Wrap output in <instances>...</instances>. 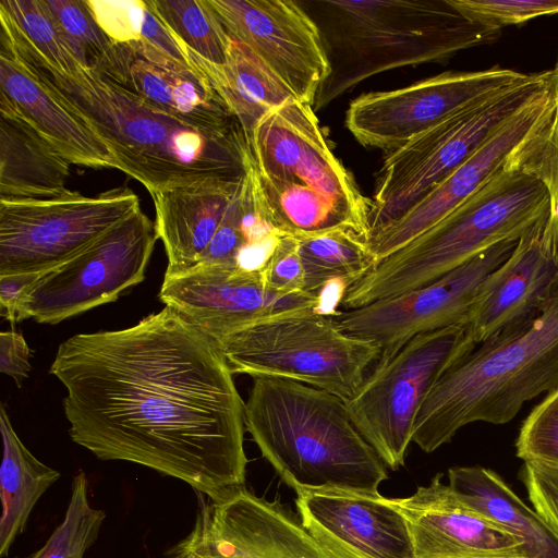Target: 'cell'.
Masks as SVG:
<instances>
[{"mask_svg":"<svg viewBox=\"0 0 558 558\" xmlns=\"http://www.w3.org/2000/svg\"><path fill=\"white\" fill-rule=\"evenodd\" d=\"M69 435L105 461L144 465L216 498L244 486V405L217 342L165 306L119 330L77 333L50 366Z\"/></svg>","mask_w":558,"mask_h":558,"instance_id":"obj_1","label":"cell"},{"mask_svg":"<svg viewBox=\"0 0 558 558\" xmlns=\"http://www.w3.org/2000/svg\"><path fill=\"white\" fill-rule=\"evenodd\" d=\"M0 50L35 78L112 150L122 171L155 192L206 180H240L252 153L241 125L205 129L156 109L76 65L73 74L54 69L0 11Z\"/></svg>","mask_w":558,"mask_h":558,"instance_id":"obj_2","label":"cell"},{"mask_svg":"<svg viewBox=\"0 0 558 558\" xmlns=\"http://www.w3.org/2000/svg\"><path fill=\"white\" fill-rule=\"evenodd\" d=\"M316 24L329 63L313 109L376 74L497 41L501 29L471 21L450 0H298Z\"/></svg>","mask_w":558,"mask_h":558,"instance_id":"obj_3","label":"cell"},{"mask_svg":"<svg viewBox=\"0 0 558 558\" xmlns=\"http://www.w3.org/2000/svg\"><path fill=\"white\" fill-rule=\"evenodd\" d=\"M245 429L295 492L339 489L377 495L384 462L353 425L345 401L294 380L254 377Z\"/></svg>","mask_w":558,"mask_h":558,"instance_id":"obj_4","label":"cell"},{"mask_svg":"<svg viewBox=\"0 0 558 558\" xmlns=\"http://www.w3.org/2000/svg\"><path fill=\"white\" fill-rule=\"evenodd\" d=\"M423 401L412 442L429 453L475 422L501 425L558 388V288L534 317L477 344Z\"/></svg>","mask_w":558,"mask_h":558,"instance_id":"obj_5","label":"cell"},{"mask_svg":"<svg viewBox=\"0 0 558 558\" xmlns=\"http://www.w3.org/2000/svg\"><path fill=\"white\" fill-rule=\"evenodd\" d=\"M248 144L260 194L282 235L347 229L367 242L371 199L332 153L313 106L293 99L271 111Z\"/></svg>","mask_w":558,"mask_h":558,"instance_id":"obj_6","label":"cell"},{"mask_svg":"<svg viewBox=\"0 0 558 558\" xmlns=\"http://www.w3.org/2000/svg\"><path fill=\"white\" fill-rule=\"evenodd\" d=\"M549 211L544 184L506 167L462 204L347 287L338 303L354 310L437 280L504 241H518Z\"/></svg>","mask_w":558,"mask_h":558,"instance_id":"obj_7","label":"cell"},{"mask_svg":"<svg viewBox=\"0 0 558 558\" xmlns=\"http://www.w3.org/2000/svg\"><path fill=\"white\" fill-rule=\"evenodd\" d=\"M332 314L300 310L264 317L217 344L232 374L294 380L347 401L377 363L380 348L343 331Z\"/></svg>","mask_w":558,"mask_h":558,"instance_id":"obj_8","label":"cell"},{"mask_svg":"<svg viewBox=\"0 0 558 558\" xmlns=\"http://www.w3.org/2000/svg\"><path fill=\"white\" fill-rule=\"evenodd\" d=\"M548 71L531 76L416 135L390 151L377 173L367 242L398 221L476 153L544 85Z\"/></svg>","mask_w":558,"mask_h":558,"instance_id":"obj_9","label":"cell"},{"mask_svg":"<svg viewBox=\"0 0 558 558\" xmlns=\"http://www.w3.org/2000/svg\"><path fill=\"white\" fill-rule=\"evenodd\" d=\"M475 347L464 325L420 333L378 360L355 396L345 401L353 425L385 465L393 471L404 465L423 401Z\"/></svg>","mask_w":558,"mask_h":558,"instance_id":"obj_10","label":"cell"},{"mask_svg":"<svg viewBox=\"0 0 558 558\" xmlns=\"http://www.w3.org/2000/svg\"><path fill=\"white\" fill-rule=\"evenodd\" d=\"M141 209L128 186L84 196L0 199V276L43 274L84 251Z\"/></svg>","mask_w":558,"mask_h":558,"instance_id":"obj_11","label":"cell"},{"mask_svg":"<svg viewBox=\"0 0 558 558\" xmlns=\"http://www.w3.org/2000/svg\"><path fill=\"white\" fill-rule=\"evenodd\" d=\"M158 236L142 209L114 226L69 260L38 276L19 322L58 324L116 301L145 278Z\"/></svg>","mask_w":558,"mask_h":558,"instance_id":"obj_12","label":"cell"},{"mask_svg":"<svg viewBox=\"0 0 558 558\" xmlns=\"http://www.w3.org/2000/svg\"><path fill=\"white\" fill-rule=\"evenodd\" d=\"M530 76L531 73L496 65L472 72H445L402 88L363 94L351 101L345 126L360 144L392 151Z\"/></svg>","mask_w":558,"mask_h":558,"instance_id":"obj_13","label":"cell"},{"mask_svg":"<svg viewBox=\"0 0 558 558\" xmlns=\"http://www.w3.org/2000/svg\"><path fill=\"white\" fill-rule=\"evenodd\" d=\"M517 242H500L424 287L332 315L347 333L374 341L385 360L420 333L465 325L483 281Z\"/></svg>","mask_w":558,"mask_h":558,"instance_id":"obj_14","label":"cell"},{"mask_svg":"<svg viewBox=\"0 0 558 558\" xmlns=\"http://www.w3.org/2000/svg\"><path fill=\"white\" fill-rule=\"evenodd\" d=\"M189 558H337L278 501L245 486L216 498L198 494L189 535L169 553Z\"/></svg>","mask_w":558,"mask_h":558,"instance_id":"obj_15","label":"cell"},{"mask_svg":"<svg viewBox=\"0 0 558 558\" xmlns=\"http://www.w3.org/2000/svg\"><path fill=\"white\" fill-rule=\"evenodd\" d=\"M159 300L216 342L264 317L300 310L320 311L324 302L322 295L272 291L260 268L221 265H201L165 275Z\"/></svg>","mask_w":558,"mask_h":558,"instance_id":"obj_16","label":"cell"},{"mask_svg":"<svg viewBox=\"0 0 558 558\" xmlns=\"http://www.w3.org/2000/svg\"><path fill=\"white\" fill-rule=\"evenodd\" d=\"M228 35L248 46L313 106L329 74L319 31L298 0H208Z\"/></svg>","mask_w":558,"mask_h":558,"instance_id":"obj_17","label":"cell"},{"mask_svg":"<svg viewBox=\"0 0 558 558\" xmlns=\"http://www.w3.org/2000/svg\"><path fill=\"white\" fill-rule=\"evenodd\" d=\"M438 473L428 485L402 498H389L403 514L414 558H531L525 543L478 510Z\"/></svg>","mask_w":558,"mask_h":558,"instance_id":"obj_18","label":"cell"},{"mask_svg":"<svg viewBox=\"0 0 558 558\" xmlns=\"http://www.w3.org/2000/svg\"><path fill=\"white\" fill-rule=\"evenodd\" d=\"M547 80L476 153L408 214L367 242L376 264L432 228L506 168L514 149L554 108Z\"/></svg>","mask_w":558,"mask_h":558,"instance_id":"obj_19","label":"cell"},{"mask_svg":"<svg viewBox=\"0 0 558 558\" xmlns=\"http://www.w3.org/2000/svg\"><path fill=\"white\" fill-rule=\"evenodd\" d=\"M303 526L337 558H414L407 521L388 497L339 489H302Z\"/></svg>","mask_w":558,"mask_h":558,"instance_id":"obj_20","label":"cell"},{"mask_svg":"<svg viewBox=\"0 0 558 558\" xmlns=\"http://www.w3.org/2000/svg\"><path fill=\"white\" fill-rule=\"evenodd\" d=\"M92 68L138 100L184 122L205 129L241 125L206 76L141 44H112Z\"/></svg>","mask_w":558,"mask_h":558,"instance_id":"obj_21","label":"cell"},{"mask_svg":"<svg viewBox=\"0 0 558 558\" xmlns=\"http://www.w3.org/2000/svg\"><path fill=\"white\" fill-rule=\"evenodd\" d=\"M546 218L518 240L480 287L464 325L476 345L536 316L558 288V264L542 241Z\"/></svg>","mask_w":558,"mask_h":558,"instance_id":"obj_22","label":"cell"},{"mask_svg":"<svg viewBox=\"0 0 558 558\" xmlns=\"http://www.w3.org/2000/svg\"><path fill=\"white\" fill-rule=\"evenodd\" d=\"M242 180H206L150 195L156 233L168 257L165 275L183 272L203 263Z\"/></svg>","mask_w":558,"mask_h":558,"instance_id":"obj_23","label":"cell"},{"mask_svg":"<svg viewBox=\"0 0 558 558\" xmlns=\"http://www.w3.org/2000/svg\"><path fill=\"white\" fill-rule=\"evenodd\" d=\"M0 93L70 163L122 171L110 147L35 78L14 57L0 50Z\"/></svg>","mask_w":558,"mask_h":558,"instance_id":"obj_24","label":"cell"},{"mask_svg":"<svg viewBox=\"0 0 558 558\" xmlns=\"http://www.w3.org/2000/svg\"><path fill=\"white\" fill-rule=\"evenodd\" d=\"M71 163L0 93V199H48L70 190Z\"/></svg>","mask_w":558,"mask_h":558,"instance_id":"obj_25","label":"cell"},{"mask_svg":"<svg viewBox=\"0 0 558 558\" xmlns=\"http://www.w3.org/2000/svg\"><path fill=\"white\" fill-rule=\"evenodd\" d=\"M191 66L209 81L240 122L247 141L271 111L296 99L288 85L245 44L232 39L227 61L214 64L186 47Z\"/></svg>","mask_w":558,"mask_h":558,"instance_id":"obj_26","label":"cell"},{"mask_svg":"<svg viewBox=\"0 0 558 558\" xmlns=\"http://www.w3.org/2000/svg\"><path fill=\"white\" fill-rule=\"evenodd\" d=\"M448 480L464 500L517 534L531 558H558V532L499 474L478 465L454 466L448 470Z\"/></svg>","mask_w":558,"mask_h":558,"instance_id":"obj_27","label":"cell"},{"mask_svg":"<svg viewBox=\"0 0 558 558\" xmlns=\"http://www.w3.org/2000/svg\"><path fill=\"white\" fill-rule=\"evenodd\" d=\"M3 454L0 468V556L5 557L16 537L24 532L39 498L61 476L39 461L15 433L5 407L0 408Z\"/></svg>","mask_w":558,"mask_h":558,"instance_id":"obj_28","label":"cell"},{"mask_svg":"<svg viewBox=\"0 0 558 558\" xmlns=\"http://www.w3.org/2000/svg\"><path fill=\"white\" fill-rule=\"evenodd\" d=\"M298 239L306 293L322 295L331 282L345 289L376 265L367 242L353 231L336 229Z\"/></svg>","mask_w":558,"mask_h":558,"instance_id":"obj_29","label":"cell"},{"mask_svg":"<svg viewBox=\"0 0 558 558\" xmlns=\"http://www.w3.org/2000/svg\"><path fill=\"white\" fill-rule=\"evenodd\" d=\"M548 85L554 99L549 116L514 149L506 167L519 169L539 180L549 196V211L542 241L558 264V56L548 70Z\"/></svg>","mask_w":558,"mask_h":558,"instance_id":"obj_30","label":"cell"},{"mask_svg":"<svg viewBox=\"0 0 558 558\" xmlns=\"http://www.w3.org/2000/svg\"><path fill=\"white\" fill-rule=\"evenodd\" d=\"M166 26L194 53L214 64L227 61L231 37L208 0H148Z\"/></svg>","mask_w":558,"mask_h":558,"instance_id":"obj_31","label":"cell"},{"mask_svg":"<svg viewBox=\"0 0 558 558\" xmlns=\"http://www.w3.org/2000/svg\"><path fill=\"white\" fill-rule=\"evenodd\" d=\"M105 519L104 510L90 506L87 477L80 472L73 478L63 520L39 549L23 558H83L96 543Z\"/></svg>","mask_w":558,"mask_h":558,"instance_id":"obj_32","label":"cell"},{"mask_svg":"<svg viewBox=\"0 0 558 558\" xmlns=\"http://www.w3.org/2000/svg\"><path fill=\"white\" fill-rule=\"evenodd\" d=\"M0 9L54 69L66 74L75 72L78 62L44 0H1Z\"/></svg>","mask_w":558,"mask_h":558,"instance_id":"obj_33","label":"cell"},{"mask_svg":"<svg viewBox=\"0 0 558 558\" xmlns=\"http://www.w3.org/2000/svg\"><path fill=\"white\" fill-rule=\"evenodd\" d=\"M68 47L83 68H92L111 40L99 27L86 0H44Z\"/></svg>","mask_w":558,"mask_h":558,"instance_id":"obj_34","label":"cell"},{"mask_svg":"<svg viewBox=\"0 0 558 558\" xmlns=\"http://www.w3.org/2000/svg\"><path fill=\"white\" fill-rule=\"evenodd\" d=\"M517 457L558 470V388L530 412L515 441Z\"/></svg>","mask_w":558,"mask_h":558,"instance_id":"obj_35","label":"cell"},{"mask_svg":"<svg viewBox=\"0 0 558 558\" xmlns=\"http://www.w3.org/2000/svg\"><path fill=\"white\" fill-rule=\"evenodd\" d=\"M473 22L502 28L558 13V0H450Z\"/></svg>","mask_w":558,"mask_h":558,"instance_id":"obj_36","label":"cell"},{"mask_svg":"<svg viewBox=\"0 0 558 558\" xmlns=\"http://www.w3.org/2000/svg\"><path fill=\"white\" fill-rule=\"evenodd\" d=\"M86 3L112 44L141 40L147 12L146 0H86Z\"/></svg>","mask_w":558,"mask_h":558,"instance_id":"obj_37","label":"cell"},{"mask_svg":"<svg viewBox=\"0 0 558 558\" xmlns=\"http://www.w3.org/2000/svg\"><path fill=\"white\" fill-rule=\"evenodd\" d=\"M260 269L272 291L287 295L306 293L298 238L282 235Z\"/></svg>","mask_w":558,"mask_h":558,"instance_id":"obj_38","label":"cell"},{"mask_svg":"<svg viewBox=\"0 0 558 558\" xmlns=\"http://www.w3.org/2000/svg\"><path fill=\"white\" fill-rule=\"evenodd\" d=\"M522 482L533 508L558 532V470L524 462Z\"/></svg>","mask_w":558,"mask_h":558,"instance_id":"obj_39","label":"cell"},{"mask_svg":"<svg viewBox=\"0 0 558 558\" xmlns=\"http://www.w3.org/2000/svg\"><path fill=\"white\" fill-rule=\"evenodd\" d=\"M31 350L21 332L10 330L0 333V371L12 377L19 387L28 377Z\"/></svg>","mask_w":558,"mask_h":558,"instance_id":"obj_40","label":"cell"},{"mask_svg":"<svg viewBox=\"0 0 558 558\" xmlns=\"http://www.w3.org/2000/svg\"><path fill=\"white\" fill-rule=\"evenodd\" d=\"M40 274H11L0 276L1 315L8 320L19 322L21 307L29 288Z\"/></svg>","mask_w":558,"mask_h":558,"instance_id":"obj_41","label":"cell"},{"mask_svg":"<svg viewBox=\"0 0 558 558\" xmlns=\"http://www.w3.org/2000/svg\"><path fill=\"white\" fill-rule=\"evenodd\" d=\"M171 558H189V557L174 556V557H171Z\"/></svg>","mask_w":558,"mask_h":558,"instance_id":"obj_42","label":"cell"}]
</instances>
